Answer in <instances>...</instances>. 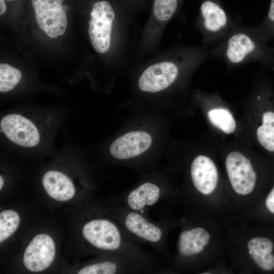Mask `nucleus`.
Listing matches in <instances>:
<instances>
[{
	"label": "nucleus",
	"instance_id": "nucleus-20",
	"mask_svg": "<svg viewBox=\"0 0 274 274\" xmlns=\"http://www.w3.org/2000/svg\"><path fill=\"white\" fill-rule=\"evenodd\" d=\"M254 27L267 42L274 40V0H270L268 12L263 20Z\"/></svg>",
	"mask_w": 274,
	"mask_h": 274
},
{
	"label": "nucleus",
	"instance_id": "nucleus-22",
	"mask_svg": "<svg viewBox=\"0 0 274 274\" xmlns=\"http://www.w3.org/2000/svg\"><path fill=\"white\" fill-rule=\"evenodd\" d=\"M128 10L133 15L145 8L150 0H120Z\"/></svg>",
	"mask_w": 274,
	"mask_h": 274
},
{
	"label": "nucleus",
	"instance_id": "nucleus-16",
	"mask_svg": "<svg viewBox=\"0 0 274 274\" xmlns=\"http://www.w3.org/2000/svg\"><path fill=\"white\" fill-rule=\"evenodd\" d=\"M260 145L270 152H274V112H265L262 116V124L256 132Z\"/></svg>",
	"mask_w": 274,
	"mask_h": 274
},
{
	"label": "nucleus",
	"instance_id": "nucleus-17",
	"mask_svg": "<svg viewBox=\"0 0 274 274\" xmlns=\"http://www.w3.org/2000/svg\"><path fill=\"white\" fill-rule=\"evenodd\" d=\"M208 116L211 123L225 133H233L236 128L235 120L227 109L214 108L209 111Z\"/></svg>",
	"mask_w": 274,
	"mask_h": 274
},
{
	"label": "nucleus",
	"instance_id": "nucleus-3",
	"mask_svg": "<svg viewBox=\"0 0 274 274\" xmlns=\"http://www.w3.org/2000/svg\"><path fill=\"white\" fill-rule=\"evenodd\" d=\"M118 9L107 0H98L94 3L90 13L88 32L91 44L98 53L104 54L111 47L114 22Z\"/></svg>",
	"mask_w": 274,
	"mask_h": 274
},
{
	"label": "nucleus",
	"instance_id": "nucleus-5",
	"mask_svg": "<svg viewBox=\"0 0 274 274\" xmlns=\"http://www.w3.org/2000/svg\"><path fill=\"white\" fill-rule=\"evenodd\" d=\"M225 166L234 191L240 195L250 193L256 181V174L250 160L241 153L232 151L226 158Z\"/></svg>",
	"mask_w": 274,
	"mask_h": 274
},
{
	"label": "nucleus",
	"instance_id": "nucleus-7",
	"mask_svg": "<svg viewBox=\"0 0 274 274\" xmlns=\"http://www.w3.org/2000/svg\"><path fill=\"white\" fill-rule=\"evenodd\" d=\"M83 234L91 245L100 249L113 251L121 245L119 230L107 220L97 219L88 222L83 228Z\"/></svg>",
	"mask_w": 274,
	"mask_h": 274
},
{
	"label": "nucleus",
	"instance_id": "nucleus-2",
	"mask_svg": "<svg viewBox=\"0 0 274 274\" xmlns=\"http://www.w3.org/2000/svg\"><path fill=\"white\" fill-rule=\"evenodd\" d=\"M234 22L217 1H204L196 22L202 37V45L209 47L220 43L227 36Z\"/></svg>",
	"mask_w": 274,
	"mask_h": 274
},
{
	"label": "nucleus",
	"instance_id": "nucleus-26",
	"mask_svg": "<svg viewBox=\"0 0 274 274\" xmlns=\"http://www.w3.org/2000/svg\"><path fill=\"white\" fill-rule=\"evenodd\" d=\"M7 1H12V0H7Z\"/></svg>",
	"mask_w": 274,
	"mask_h": 274
},
{
	"label": "nucleus",
	"instance_id": "nucleus-21",
	"mask_svg": "<svg viewBox=\"0 0 274 274\" xmlns=\"http://www.w3.org/2000/svg\"><path fill=\"white\" fill-rule=\"evenodd\" d=\"M117 265L112 261H105L88 265L82 268L79 274H113L117 270Z\"/></svg>",
	"mask_w": 274,
	"mask_h": 274
},
{
	"label": "nucleus",
	"instance_id": "nucleus-19",
	"mask_svg": "<svg viewBox=\"0 0 274 274\" xmlns=\"http://www.w3.org/2000/svg\"><path fill=\"white\" fill-rule=\"evenodd\" d=\"M20 222L18 214L12 210L0 213V242H2L11 235L17 229Z\"/></svg>",
	"mask_w": 274,
	"mask_h": 274
},
{
	"label": "nucleus",
	"instance_id": "nucleus-6",
	"mask_svg": "<svg viewBox=\"0 0 274 274\" xmlns=\"http://www.w3.org/2000/svg\"><path fill=\"white\" fill-rule=\"evenodd\" d=\"M1 130L14 143L24 147H32L40 142V135L35 125L18 114L4 116L0 123Z\"/></svg>",
	"mask_w": 274,
	"mask_h": 274
},
{
	"label": "nucleus",
	"instance_id": "nucleus-8",
	"mask_svg": "<svg viewBox=\"0 0 274 274\" xmlns=\"http://www.w3.org/2000/svg\"><path fill=\"white\" fill-rule=\"evenodd\" d=\"M55 255V246L52 238L48 234H39L26 248L23 261L29 270L41 271L50 265Z\"/></svg>",
	"mask_w": 274,
	"mask_h": 274
},
{
	"label": "nucleus",
	"instance_id": "nucleus-9",
	"mask_svg": "<svg viewBox=\"0 0 274 274\" xmlns=\"http://www.w3.org/2000/svg\"><path fill=\"white\" fill-rule=\"evenodd\" d=\"M151 135L143 131H132L120 136L111 144L110 154L118 159H127L139 156L151 146Z\"/></svg>",
	"mask_w": 274,
	"mask_h": 274
},
{
	"label": "nucleus",
	"instance_id": "nucleus-12",
	"mask_svg": "<svg viewBox=\"0 0 274 274\" xmlns=\"http://www.w3.org/2000/svg\"><path fill=\"white\" fill-rule=\"evenodd\" d=\"M124 225L130 232L149 243H156L161 239V229L137 212L128 213L125 217Z\"/></svg>",
	"mask_w": 274,
	"mask_h": 274
},
{
	"label": "nucleus",
	"instance_id": "nucleus-23",
	"mask_svg": "<svg viewBox=\"0 0 274 274\" xmlns=\"http://www.w3.org/2000/svg\"><path fill=\"white\" fill-rule=\"evenodd\" d=\"M265 204L268 210L274 214V187L267 196Z\"/></svg>",
	"mask_w": 274,
	"mask_h": 274
},
{
	"label": "nucleus",
	"instance_id": "nucleus-4",
	"mask_svg": "<svg viewBox=\"0 0 274 274\" xmlns=\"http://www.w3.org/2000/svg\"><path fill=\"white\" fill-rule=\"evenodd\" d=\"M62 3V0H31L39 27L51 38L62 36L66 30L67 17Z\"/></svg>",
	"mask_w": 274,
	"mask_h": 274
},
{
	"label": "nucleus",
	"instance_id": "nucleus-24",
	"mask_svg": "<svg viewBox=\"0 0 274 274\" xmlns=\"http://www.w3.org/2000/svg\"><path fill=\"white\" fill-rule=\"evenodd\" d=\"M6 10L5 0H0V15H2Z\"/></svg>",
	"mask_w": 274,
	"mask_h": 274
},
{
	"label": "nucleus",
	"instance_id": "nucleus-13",
	"mask_svg": "<svg viewBox=\"0 0 274 274\" xmlns=\"http://www.w3.org/2000/svg\"><path fill=\"white\" fill-rule=\"evenodd\" d=\"M209 233L201 227L182 231L180 234L178 249L183 256H190L201 252L210 241Z\"/></svg>",
	"mask_w": 274,
	"mask_h": 274
},
{
	"label": "nucleus",
	"instance_id": "nucleus-10",
	"mask_svg": "<svg viewBox=\"0 0 274 274\" xmlns=\"http://www.w3.org/2000/svg\"><path fill=\"white\" fill-rule=\"evenodd\" d=\"M190 174L195 188L201 193L208 195L216 189L218 173L213 161L208 156L199 155L192 162Z\"/></svg>",
	"mask_w": 274,
	"mask_h": 274
},
{
	"label": "nucleus",
	"instance_id": "nucleus-15",
	"mask_svg": "<svg viewBox=\"0 0 274 274\" xmlns=\"http://www.w3.org/2000/svg\"><path fill=\"white\" fill-rule=\"evenodd\" d=\"M249 252L253 261L262 269L270 271L274 268L272 242L267 238L257 237L248 243Z\"/></svg>",
	"mask_w": 274,
	"mask_h": 274
},
{
	"label": "nucleus",
	"instance_id": "nucleus-14",
	"mask_svg": "<svg viewBox=\"0 0 274 274\" xmlns=\"http://www.w3.org/2000/svg\"><path fill=\"white\" fill-rule=\"evenodd\" d=\"M161 195V190L157 185L146 182L131 191L127 198L129 207L135 211L155 204Z\"/></svg>",
	"mask_w": 274,
	"mask_h": 274
},
{
	"label": "nucleus",
	"instance_id": "nucleus-11",
	"mask_svg": "<svg viewBox=\"0 0 274 274\" xmlns=\"http://www.w3.org/2000/svg\"><path fill=\"white\" fill-rule=\"evenodd\" d=\"M43 186L52 198L58 201L68 200L74 196L75 189L71 179L56 170H49L42 179Z\"/></svg>",
	"mask_w": 274,
	"mask_h": 274
},
{
	"label": "nucleus",
	"instance_id": "nucleus-1",
	"mask_svg": "<svg viewBox=\"0 0 274 274\" xmlns=\"http://www.w3.org/2000/svg\"><path fill=\"white\" fill-rule=\"evenodd\" d=\"M211 59L221 60L229 68L258 63L274 70V48L268 45L254 26L234 21L225 38L211 49Z\"/></svg>",
	"mask_w": 274,
	"mask_h": 274
},
{
	"label": "nucleus",
	"instance_id": "nucleus-25",
	"mask_svg": "<svg viewBox=\"0 0 274 274\" xmlns=\"http://www.w3.org/2000/svg\"><path fill=\"white\" fill-rule=\"evenodd\" d=\"M4 179L2 176H0V189L1 190L4 185Z\"/></svg>",
	"mask_w": 274,
	"mask_h": 274
},
{
	"label": "nucleus",
	"instance_id": "nucleus-18",
	"mask_svg": "<svg viewBox=\"0 0 274 274\" xmlns=\"http://www.w3.org/2000/svg\"><path fill=\"white\" fill-rule=\"evenodd\" d=\"M22 73L19 70L8 64H0V91L12 90L20 82Z\"/></svg>",
	"mask_w": 274,
	"mask_h": 274
}]
</instances>
